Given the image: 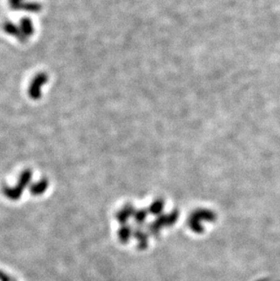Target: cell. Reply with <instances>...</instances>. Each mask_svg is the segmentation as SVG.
<instances>
[{
  "instance_id": "obj_1",
  "label": "cell",
  "mask_w": 280,
  "mask_h": 281,
  "mask_svg": "<svg viewBox=\"0 0 280 281\" xmlns=\"http://www.w3.org/2000/svg\"><path fill=\"white\" fill-rule=\"evenodd\" d=\"M49 81V76L46 73H39L35 76L28 88V95L29 97L34 100L39 99L41 98V88L43 85L46 84Z\"/></svg>"
},
{
  "instance_id": "obj_2",
  "label": "cell",
  "mask_w": 280,
  "mask_h": 281,
  "mask_svg": "<svg viewBox=\"0 0 280 281\" xmlns=\"http://www.w3.org/2000/svg\"><path fill=\"white\" fill-rule=\"evenodd\" d=\"M3 28L4 30L7 32V34L9 35H14L18 40H20L21 42H25L27 37L23 34L21 29L18 27H17L14 23L11 21L5 22L3 24Z\"/></svg>"
},
{
  "instance_id": "obj_3",
  "label": "cell",
  "mask_w": 280,
  "mask_h": 281,
  "mask_svg": "<svg viewBox=\"0 0 280 281\" xmlns=\"http://www.w3.org/2000/svg\"><path fill=\"white\" fill-rule=\"evenodd\" d=\"M20 29L26 37L33 35L34 33V26L32 20H30L28 18H24L20 20Z\"/></svg>"
},
{
  "instance_id": "obj_4",
  "label": "cell",
  "mask_w": 280,
  "mask_h": 281,
  "mask_svg": "<svg viewBox=\"0 0 280 281\" xmlns=\"http://www.w3.org/2000/svg\"><path fill=\"white\" fill-rule=\"evenodd\" d=\"M41 5L39 3H35V2H31V3H22L19 7H18V9H24L27 11H30V12H38L41 10Z\"/></svg>"
},
{
  "instance_id": "obj_5",
  "label": "cell",
  "mask_w": 280,
  "mask_h": 281,
  "mask_svg": "<svg viewBox=\"0 0 280 281\" xmlns=\"http://www.w3.org/2000/svg\"><path fill=\"white\" fill-rule=\"evenodd\" d=\"M22 0H9V4L12 8L17 9L18 7L21 5Z\"/></svg>"
}]
</instances>
